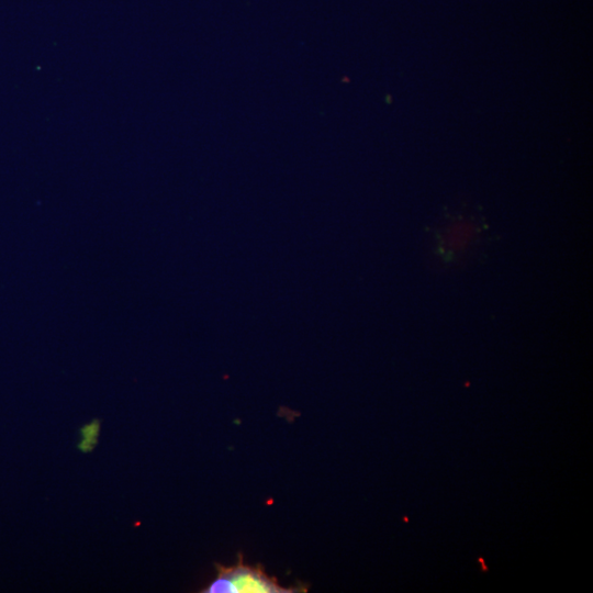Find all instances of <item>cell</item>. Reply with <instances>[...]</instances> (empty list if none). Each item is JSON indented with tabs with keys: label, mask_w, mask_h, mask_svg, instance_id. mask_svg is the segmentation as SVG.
Masks as SVG:
<instances>
[{
	"label": "cell",
	"mask_w": 593,
	"mask_h": 593,
	"mask_svg": "<svg viewBox=\"0 0 593 593\" xmlns=\"http://www.w3.org/2000/svg\"><path fill=\"white\" fill-rule=\"evenodd\" d=\"M216 578L201 592L203 593H290L295 589L281 586L261 569L239 562L232 568L216 564Z\"/></svg>",
	"instance_id": "6da1fadb"
}]
</instances>
